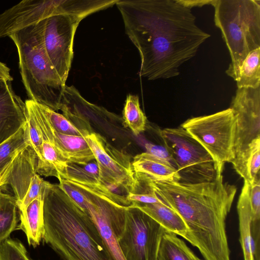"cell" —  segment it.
<instances>
[{"mask_svg":"<svg viewBox=\"0 0 260 260\" xmlns=\"http://www.w3.org/2000/svg\"><path fill=\"white\" fill-rule=\"evenodd\" d=\"M115 5L139 51V75L149 80L179 75L180 67L210 37L177 0H118Z\"/></svg>","mask_w":260,"mask_h":260,"instance_id":"obj_1","label":"cell"},{"mask_svg":"<svg viewBox=\"0 0 260 260\" xmlns=\"http://www.w3.org/2000/svg\"><path fill=\"white\" fill-rule=\"evenodd\" d=\"M152 181L158 198L184 221L188 231L183 238L205 260H231L225 220L236 187L224 182L222 175L212 181L194 184Z\"/></svg>","mask_w":260,"mask_h":260,"instance_id":"obj_2","label":"cell"},{"mask_svg":"<svg viewBox=\"0 0 260 260\" xmlns=\"http://www.w3.org/2000/svg\"><path fill=\"white\" fill-rule=\"evenodd\" d=\"M43 240L62 260H111L96 225L59 187L44 195Z\"/></svg>","mask_w":260,"mask_h":260,"instance_id":"obj_3","label":"cell"},{"mask_svg":"<svg viewBox=\"0 0 260 260\" xmlns=\"http://www.w3.org/2000/svg\"><path fill=\"white\" fill-rule=\"evenodd\" d=\"M45 21L17 31L9 37L17 48L22 81L29 99L56 111L60 91L66 85L45 50Z\"/></svg>","mask_w":260,"mask_h":260,"instance_id":"obj_4","label":"cell"},{"mask_svg":"<svg viewBox=\"0 0 260 260\" xmlns=\"http://www.w3.org/2000/svg\"><path fill=\"white\" fill-rule=\"evenodd\" d=\"M212 5L215 25L230 52L225 73L231 77L247 55L260 48V1L213 0Z\"/></svg>","mask_w":260,"mask_h":260,"instance_id":"obj_5","label":"cell"},{"mask_svg":"<svg viewBox=\"0 0 260 260\" xmlns=\"http://www.w3.org/2000/svg\"><path fill=\"white\" fill-rule=\"evenodd\" d=\"M237 120L231 108L205 116L188 119L181 125L208 152L217 175H222L224 164L235 157Z\"/></svg>","mask_w":260,"mask_h":260,"instance_id":"obj_6","label":"cell"},{"mask_svg":"<svg viewBox=\"0 0 260 260\" xmlns=\"http://www.w3.org/2000/svg\"><path fill=\"white\" fill-rule=\"evenodd\" d=\"M171 153L179 182L194 184L214 181L218 176L214 161L204 147L182 127L159 132Z\"/></svg>","mask_w":260,"mask_h":260,"instance_id":"obj_7","label":"cell"},{"mask_svg":"<svg viewBox=\"0 0 260 260\" xmlns=\"http://www.w3.org/2000/svg\"><path fill=\"white\" fill-rule=\"evenodd\" d=\"M165 229L139 208L125 209V224L119 246L125 260H157L159 243Z\"/></svg>","mask_w":260,"mask_h":260,"instance_id":"obj_8","label":"cell"},{"mask_svg":"<svg viewBox=\"0 0 260 260\" xmlns=\"http://www.w3.org/2000/svg\"><path fill=\"white\" fill-rule=\"evenodd\" d=\"M81 19L58 15L45 19L43 41L46 54L54 69L66 85L73 58L75 35Z\"/></svg>","mask_w":260,"mask_h":260,"instance_id":"obj_9","label":"cell"},{"mask_svg":"<svg viewBox=\"0 0 260 260\" xmlns=\"http://www.w3.org/2000/svg\"><path fill=\"white\" fill-rule=\"evenodd\" d=\"M83 190L87 197V213L96 225L110 259L125 260L118 239L124 229L125 212L127 207L120 206Z\"/></svg>","mask_w":260,"mask_h":260,"instance_id":"obj_10","label":"cell"},{"mask_svg":"<svg viewBox=\"0 0 260 260\" xmlns=\"http://www.w3.org/2000/svg\"><path fill=\"white\" fill-rule=\"evenodd\" d=\"M85 139L99 167L100 179L120 184L133 192L136 181L128 155L113 147L99 134L91 133Z\"/></svg>","mask_w":260,"mask_h":260,"instance_id":"obj_11","label":"cell"},{"mask_svg":"<svg viewBox=\"0 0 260 260\" xmlns=\"http://www.w3.org/2000/svg\"><path fill=\"white\" fill-rule=\"evenodd\" d=\"M230 108L237 120L235 156L260 139V87L237 88Z\"/></svg>","mask_w":260,"mask_h":260,"instance_id":"obj_12","label":"cell"},{"mask_svg":"<svg viewBox=\"0 0 260 260\" xmlns=\"http://www.w3.org/2000/svg\"><path fill=\"white\" fill-rule=\"evenodd\" d=\"M58 15V0H23L0 14V38Z\"/></svg>","mask_w":260,"mask_h":260,"instance_id":"obj_13","label":"cell"},{"mask_svg":"<svg viewBox=\"0 0 260 260\" xmlns=\"http://www.w3.org/2000/svg\"><path fill=\"white\" fill-rule=\"evenodd\" d=\"M240 242L244 260H254L251 249V222L260 220V180L244 181L237 203Z\"/></svg>","mask_w":260,"mask_h":260,"instance_id":"obj_14","label":"cell"},{"mask_svg":"<svg viewBox=\"0 0 260 260\" xmlns=\"http://www.w3.org/2000/svg\"><path fill=\"white\" fill-rule=\"evenodd\" d=\"M25 102L15 94L11 82L0 80V144L26 122Z\"/></svg>","mask_w":260,"mask_h":260,"instance_id":"obj_15","label":"cell"},{"mask_svg":"<svg viewBox=\"0 0 260 260\" xmlns=\"http://www.w3.org/2000/svg\"><path fill=\"white\" fill-rule=\"evenodd\" d=\"M38 157L29 145L16 156L9 180L18 206L22 202L35 176L37 174Z\"/></svg>","mask_w":260,"mask_h":260,"instance_id":"obj_16","label":"cell"},{"mask_svg":"<svg viewBox=\"0 0 260 260\" xmlns=\"http://www.w3.org/2000/svg\"><path fill=\"white\" fill-rule=\"evenodd\" d=\"M52 133L53 143L69 163L85 165L95 160L85 137L61 134L53 129Z\"/></svg>","mask_w":260,"mask_h":260,"instance_id":"obj_17","label":"cell"},{"mask_svg":"<svg viewBox=\"0 0 260 260\" xmlns=\"http://www.w3.org/2000/svg\"><path fill=\"white\" fill-rule=\"evenodd\" d=\"M43 199L44 196L39 197L20 211L18 227L25 234L29 245L34 248L40 245L43 237Z\"/></svg>","mask_w":260,"mask_h":260,"instance_id":"obj_18","label":"cell"},{"mask_svg":"<svg viewBox=\"0 0 260 260\" xmlns=\"http://www.w3.org/2000/svg\"><path fill=\"white\" fill-rule=\"evenodd\" d=\"M132 164L134 172L144 174L154 180L179 182L180 176L174 166L146 152L136 155Z\"/></svg>","mask_w":260,"mask_h":260,"instance_id":"obj_19","label":"cell"},{"mask_svg":"<svg viewBox=\"0 0 260 260\" xmlns=\"http://www.w3.org/2000/svg\"><path fill=\"white\" fill-rule=\"evenodd\" d=\"M131 206L142 210L169 232L183 238L187 232V228L180 215L163 202L151 204L133 203Z\"/></svg>","mask_w":260,"mask_h":260,"instance_id":"obj_20","label":"cell"},{"mask_svg":"<svg viewBox=\"0 0 260 260\" xmlns=\"http://www.w3.org/2000/svg\"><path fill=\"white\" fill-rule=\"evenodd\" d=\"M231 163L244 181L252 184L260 180V139L253 141L245 150L235 155Z\"/></svg>","mask_w":260,"mask_h":260,"instance_id":"obj_21","label":"cell"},{"mask_svg":"<svg viewBox=\"0 0 260 260\" xmlns=\"http://www.w3.org/2000/svg\"><path fill=\"white\" fill-rule=\"evenodd\" d=\"M43 137V158L38 161L37 173L45 177L54 176L58 180L67 175L69 162L59 153L54 144L44 135Z\"/></svg>","mask_w":260,"mask_h":260,"instance_id":"obj_22","label":"cell"},{"mask_svg":"<svg viewBox=\"0 0 260 260\" xmlns=\"http://www.w3.org/2000/svg\"><path fill=\"white\" fill-rule=\"evenodd\" d=\"M157 260H202L177 235L165 230L157 252Z\"/></svg>","mask_w":260,"mask_h":260,"instance_id":"obj_23","label":"cell"},{"mask_svg":"<svg viewBox=\"0 0 260 260\" xmlns=\"http://www.w3.org/2000/svg\"><path fill=\"white\" fill-rule=\"evenodd\" d=\"M238 88L260 87V48L251 51L231 77Z\"/></svg>","mask_w":260,"mask_h":260,"instance_id":"obj_24","label":"cell"},{"mask_svg":"<svg viewBox=\"0 0 260 260\" xmlns=\"http://www.w3.org/2000/svg\"><path fill=\"white\" fill-rule=\"evenodd\" d=\"M20 211L14 196L0 193V243L8 238L18 226Z\"/></svg>","mask_w":260,"mask_h":260,"instance_id":"obj_25","label":"cell"},{"mask_svg":"<svg viewBox=\"0 0 260 260\" xmlns=\"http://www.w3.org/2000/svg\"><path fill=\"white\" fill-rule=\"evenodd\" d=\"M124 124L136 136L143 133L146 128L147 118L140 108L137 95H127L122 111Z\"/></svg>","mask_w":260,"mask_h":260,"instance_id":"obj_26","label":"cell"},{"mask_svg":"<svg viewBox=\"0 0 260 260\" xmlns=\"http://www.w3.org/2000/svg\"><path fill=\"white\" fill-rule=\"evenodd\" d=\"M29 145L26 122L17 133L0 144V172L20 150Z\"/></svg>","mask_w":260,"mask_h":260,"instance_id":"obj_27","label":"cell"},{"mask_svg":"<svg viewBox=\"0 0 260 260\" xmlns=\"http://www.w3.org/2000/svg\"><path fill=\"white\" fill-rule=\"evenodd\" d=\"M39 104V103H38ZM40 108L49 124L56 132L67 135L86 137L91 133L86 129H80L71 120L47 106L39 104Z\"/></svg>","mask_w":260,"mask_h":260,"instance_id":"obj_28","label":"cell"},{"mask_svg":"<svg viewBox=\"0 0 260 260\" xmlns=\"http://www.w3.org/2000/svg\"><path fill=\"white\" fill-rule=\"evenodd\" d=\"M0 260H33L23 243L10 237L0 243Z\"/></svg>","mask_w":260,"mask_h":260,"instance_id":"obj_29","label":"cell"},{"mask_svg":"<svg viewBox=\"0 0 260 260\" xmlns=\"http://www.w3.org/2000/svg\"><path fill=\"white\" fill-rule=\"evenodd\" d=\"M26 124L30 146L38 157V161H40L43 158L42 135L30 109L26 106Z\"/></svg>","mask_w":260,"mask_h":260,"instance_id":"obj_30","label":"cell"},{"mask_svg":"<svg viewBox=\"0 0 260 260\" xmlns=\"http://www.w3.org/2000/svg\"><path fill=\"white\" fill-rule=\"evenodd\" d=\"M58 184L61 189L84 212L87 213V197L85 191L69 180L61 178Z\"/></svg>","mask_w":260,"mask_h":260,"instance_id":"obj_31","label":"cell"},{"mask_svg":"<svg viewBox=\"0 0 260 260\" xmlns=\"http://www.w3.org/2000/svg\"><path fill=\"white\" fill-rule=\"evenodd\" d=\"M48 183V182L44 180L37 174L34 177L32 183L22 202L18 207L20 211L24 209L35 199L40 196H44L46 187Z\"/></svg>","mask_w":260,"mask_h":260,"instance_id":"obj_32","label":"cell"},{"mask_svg":"<svg viewBox=\"0 0 260 260\" xmlns=\"http://www.w3.org/2000/svg\"><path fill=\"white\" fill-rule=\"evenodd\" d=\"M145 147L146 150V152L170 162L176 168L172 155L166 146L146 143L145 144Z\"/></svg>","mask_w":260,"mask_h":260,"instance_id":"obj_33","label":"cell"},{"mask_svg":"<svg viewBox=\"0 0 260 260\" xmlns=\"http://www.w3.org/2000/svg\"><path fill=\"white\" fill-rule=\"evenodd\" d=\"M18 153L0 172V193L4 192V191L6 190L7 186L9 185L10 175L13 165L14 159Z\"/></svg>","mask_w":260,"mask_h":260,"instance_id":"obj_34","label":"cell"},{"mask_svg":"<svg viewBox=\"0 0 260 260\" xmlns=\"http://www.w3.org/2000/svg\"><path fill=\"white\" fill-rule=\"evenodd\" d=\"M182 6L191 9L193 7H202L205 5H212L213 0H177Z\"/></svg>","mask_w":260,"mask_h":260,"instance_id":"obj_35","label":"cell"},{"mask_svg":"<svg viewBox=\"0 0 260 260\" xmlns=\"http://www.w3.org/2000/svg\"><path fill=\"white\" fill-rule=\"evenodd\" d=\"M10 71V69L6 64L0 61V80L12 82L13 79Z\"/></svg>","mask_w":260,"mask_h":260,"instance_id":"obj_36","label":"cell"}]
</instances>
